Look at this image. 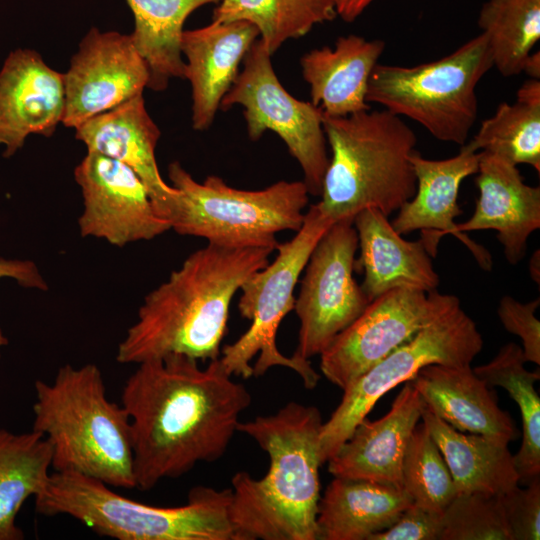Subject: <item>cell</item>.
Instances as JSON below:
<instances>
[{"label": "cell", "instance_id": "cell-1", "mask_svg": "<svg viewBox=\"0 0 540 540\" xmlns=\"http://www.w3.org/2000/svg\"><path fill=\"white\" fill-rule=\"evenodd\" d=\"M138 365L125 382L121 405L130 418L136 488L147 491L223 457L251 395L219 358L206 368L182 354Z\"/></svg>", "mask_w": 540, "mask_h": 540}, {"label": "cell", "instance_id": "cell-2", "mask_svg": "<svg viewBox=\"0 0 540 540\" xmlns=\"http://www.w3.org/2000/svg\"><path fill=\"white\" fill-rule=\"evenodd\" d=\"M268 247L208 243L190 254L167 281L146 295L116 360L142 363L169 354L219 358L233 297L269 263Z\"/></svg>", "mask_w": 540, "mask_h": 540}, {"label": "cell", "instance_id": "cell-3", "mask_svg": "<svg viewBox=\"0 0 540 540\" xmlns=\"http://www.w3.org/2000/svg\"><path fill=\"white\" fill-rule=\"evenodd\" d=\"M322 424L316 406L294 401L274 414L239 422L237 431L268 454L269 468L260 479L245 471L232 477L234 540H318Z\"/></svg>", "mask_w": 540, "mask_h": 540}, {"label": "cell", "instance_id": "cell-4", "mask_svg": "<svg viewBox=\"0 0 540 540\" xmlns=\"http://www.w3.org/2000/svg\"><path fill=\"white\" fill-rule=\"evenodd\" d=\"M32 430L52 449V471L75 472L112 488H136L130 418L108 399L95 364L61 366L53 382L37 380Z\"/></svg>", "mask_w": 540, "mask_h": 540}, {"label": "cell", "instance_id": "cell-5", "mask_svg": "<svg viewBox=\"0 0 540 540\" xmlns=\"http://www.w3.org/2000/svg\"><path fill=\"white\" fill-rule=\"evenodd\" d=\"M322 123L331 158L317 204L334 222L370 207L388 217L414 196L417 137L400 116L385 109L323 113Z\"/></svg>", "mask_w": 540, "mask_h": 540}, {"label": "cell", "instance_id": "cell-6", "mask_svg": "<svg viewBox=\"0 0 540 540\" xmlns=\"http://www.w3.org/2000/svg\"><path fill=\"white\" fill-rule=\"evenodd\" d=\"M34 499L41 515H68L117 540H234L231 488L196 486L184 505L160 507L126 498L95 478L52 471Z\"/></svg>", "mask_w": 540, "mask_h": 540}, {"label": "cell", "instance_id": "cell-7", "mask_svg": "<svg viewBox=\"0 0 540 540\" xmlns=\"http://www.w3.org/2000/svg\"><path fill=\"white\" fill-rule=\"evenodd\" d=\"M168 176L178 190L159 210L181 235L231 247L275 250L276 234L303 224L309 191L304 181H279L260 190H241L218 176L196 181L178 162Z\"/></svg>", "mask_w": 540, "mask_h": 540}, {"label": "cell", "instance_id": "cell-8", "mask_svg": "<svg viewBox=\"0 0 540 540\" xmlns=\"http://www.w3.org/2000/svg\"><path fill=\"white\" fill-rule=\"evenodd\" d=\"M492 67L480 33L434 61L410 67L378 63L366 101L417 122L440 141L463 146L477 119L476 87Z\"/></svg>", "mask_w": 540, "mask_h": 540}, {"label": "cell", "instance_id": "cell-9", "mask_svg": "<svg viewBox=\"0 0 540 540\" xmlns=\"http://www.w3.org/2000/svg\"><path fill=\"white\" fill-rule=\"evenodd\" d=\"M333 223L317 203L311 205L294 237L277 244L274 260L242 284L238 309L251 324L235 342L225 345L219 356L231 376L260 377L272 367L282 366L295 371L305 388L316 387L320 376L310 361L283 355L276 335L283 318L294 310V289L313 249Z\"/></svg>", "mask_w": 540, "mask_h": 540}, {"label": "cell", "instance_id": "cell-10", "mask_svg": "<svg viewBox=\"0 0 540 540\" xmlns=\"http://www.w3.org/2000/svg\"><path fill=\"white\" fill-rule=\"evenodd\" d=\"M483 339L460 304L362 374L343 392L340 404L322 424L320 457L326 463L366 418L377 401L398 384L412 380L429 364L469 366Z\"/></svg>", "mask_w": 540, "mask_h": 540}, {"label": "cell", "instance_id": "cell-11", "mask_svg": "<svg viewBox=\"0 0 540 540\" xmlns=\"http://www.w3.org/2000/svg\"><path fill=\"white\" fill-rule=\"evenodd\" d=\"M271 56L260 38L257 39L243 58L242 70L221 100L220 109L241 105L248 136L253 141L267 130L276 133L299 163L309 194L320 196L329 163L323 111L284 89L273 69Z\"/></svg>", "mask_w": 540, "mask_h": 540}, {"label": "cell", "instance_id": "cell-12", "mask_svg": "<svg viewBox=\"0 0 540 540\" xmlns=\"http://www.w3.org/2000/svg\"><path fill=\"white\" fill-rule=\"evenodd\" d=\"M353 221L334 222L308 259L295 298L300 326L293 356L320 355L370 303L353 276L358 249Z\"/></svg>", "mask_w": 540, "mask_h": 540}, {"label": "cell", "instance_id": "cell-13", "mask_svg": "<svg viewBox=\"0 0 540 540\" xmlns=\"http://www.w3.org/2000/svg\"><path fill=\"white\" fill-rule=\"evenodd\" d=\"M459 304L456 296L436 290L426 293L394 288L378 296L320 354L322 374L344 391L421 329Z\"/></svg>", "mask_w": 540, "mask_h": 540}, {"label": "cell", "instance_id": "cell-14", "mask_svg": "<svg viewBox=\"0 0 540 540\" xmlns=\"http://www.w3.org/2000/svg\"><path fill=\"white\" fill-rule=\"evenodd\" d=\"M149 77L147 63L131 34L101 32L92 27L64 74L62 124L75 129L90 118L143 95Z\"/></svg>", "mask_w": 540, "mask_h": 540}, {"label": "cell", "instance_id": "cell-15", "mask_svg": "<svg viewBox=\"0 0 540 540\" xmlns=\"http://www.w3.org/2000/svg\"><path fill=\"white\" fill-rule=\"evenodd\" d=\"M74 176L83 197V211L78 219L83 237L105 239L123 247L171 230L158 215L145 184L129 166L87 152Z\"/></svg>", "mask_w": 540, "mask_h": 540}, {"label": "cell", "instance_id": "cell-16", "mask_svg": "<svg viewBox=\"0 0 540 540\" xmlns=\"http://www.w3.org/2000/svg\"><path fill=\"white\" fill-rule=\"evenodd\" d=\"M477 174L479 197L474 214L456 224L454 235L469 247L480 266L489 270V253L462 232L495 230L505 258L516 265L526 255L528 238L540 227V188L527 185L517 165L486 151L479 152Z\"/></svg>", "mask_w": 540, "mask_h": 540}, {"label": "cell", "instance_id": "cell-17", "mask_svg": "<svg viewBox=\"0 0 540 540\" xmlns=\"http://www.w3.org/2000/svg\"><path fill=\"white\" fill-rule=\"evenodd\" d=\"M65 112L64 74L33 50L9 54L0 71V144L5 157L21 149L29 135L50 137Z\"/></svg>", "mask_w": 540, "mask_h": 540}, {"label": "cell", "instance_id": "cell-18", "mask_svg": "<svg viewBox=\"0 0 540 540\" xmlns=\"http://www.w3.org/2000/svg\"><path fill=\"white\" fill-rule=\"evenodd\" d=\"M259 31L248 21H212L183 30L180 51L185 57L184 78L192 89V126L205 130L212 124L220 103L239 73L240 63Z\"/></svg>", "mask_w": 540, "mask_h": 540}, {"label": "cell", "instance_id": "cell-19", "mask_svg": "<svg viewBox=\"0 0 540 540\" xmlns=\"http://www.w3.org/2000/svg\"><path fill=\"white\" fill-rule=\"evenodd\" d=\"M424 407L419 392L405 382L389 412L362 420L327 461L330 474L402 487L404 453Z\"/></svg>", "mask_w": 540, "mask_h": 540}, {"label": "cell", "instance_id": "cell-20", "mask_svg": "<svg viewBox=\"0 0 540 540\" xmlns=\"http://www.w3.org/2000/svg\"><path fill=\"white\" fill-rule=\"evenodd\" d=\"M410 382L425 406L454 429L505 444L518 438L514 420L499 407L496 394L471 365L429 364Z\"/></svg>", "mask_w": 540, "mask_h": 540}, {"label": "cell", "instance_id": "cell-21", "mask_svg": "<svg viewBox=\"0 0 540 540\" xmlns=\"http://www.w3.org/2000/svg\"><path fill=\"white\" fill-rule=\"evenodd\" d=\"M353 224L360 249L354 269L364 273L360 286L370 302L394 288L436 290L440 278L421 240L402 238L388 217L372 207L358 212Z\"/></svg>", "mask_w": 540, "mask_h": 540}, {"label": "cell", "instance_id": "cell-22", "mask_svg": "<svg viewBox=\"0 0 540 540\" xmlns=\"http://www.w3.org/2000/svg\"><path fill=\"white\" fill-rule=\"evenodd\" d=\"M75 137L87 152L129 166L145 184L157 213L177 194L158 169L155 150L160 130L146 110L143 95L85 121L75 128Z\"/></svg>", "mask_w": 540, "mask_h": 540}, {"label": "cell", "instance_id": "cell-23", "mask_svg": "<svg viewBox=\"0 0 540 540\" xmlns=\"http://www.w3.org/2000/svg\"><path fill=\"white\" fill-rule=\"evenodd\" d=\"M410 161L417 180L416 192L399 208L391 225L400 235L420 230L426 251L435 257L440 239L455 233L454 219L462 213L458 204L460 185L477 173L479 152L463 145L451 158L431 160L415 151Z\"/></svg>", "mask_w": 540, "mask_h": 540}, {"label": "cell", "instance_id": "cell-24", "mask_svg": "<svg viewBox=\"0 0 540 540\" xmlns=\"http://www.w3.org/2000/svg\"><path fill=\"white\" fill-rule=\"evenodd\" d=\"M384 49L382 40L350 34L340 36L334 48L324 46L304 54L300 64L311 102L329 116L370 110L368 81Z\"/></svg>", "mask_w": 540, "mask_h": 540}, {"label": "cell", "instance_id": "cell-25", "mask_svg": "<svg viewBox=\"0 0 540 540\" xmlns=\"http://www.w3.org/2000/svg\"><path fill=\"white\" fill-rule=\"evenodd\" d=\"M412 504L402 487L334 477L319 499L318 540H368Z\"/></svg>", "mask_w": 540, "mask_h": 540}, {"label": "cell", "instance_id": "cell-26", "mask_svg": "<svg viewBox=\"0 0 540 540\" xmlns=\"http://www.w3.org/2000/svg\"><path fill=\"white\" fill-rule=\"evenodd\" d=\"M421 419L442 453L457 495H502L519 485L514 455L508 444L458 431L426 406Z\"/></svg>", "mask_w": 540, "mask_h": 540}, {"label": "cell", "instance_id": "cell-27", "mask_svg": "<svg viewBox=\"0 0 540 540\" xmlns=\"http://www.w3.org/2000/svg\"><path fill=\"white\" fill-rule=\"evenodd\" d=\"M222 0H126L134 16L133 41L149 69L148 87L160 92L172 78H184L180 39L187 17Z\"/></svg>", "mask_w": 540, "mask_h": 540}, {"label": "cell", "instance_id": "cell-28", "mask_svg": "<svg viewBox=\"0 0 540 540\" xmlns=\"http://www.w3.org/2000/svg\"><path fill=\"white\" fill-rule=\"evenodd\" d=\"M51 472L52 449L43 435L0 430V540L24 538L16 516L24 502L42 490Z\"/></svg>", "mask_w": 540, "mask_h": 540}, {"label": "cell", "instance_id": "cell-29", "mask_svg": "<svg viewBox=\"0 0 540 540\" xmlns=\"http://www.w3.org/2000/svg\"><path fill=\"white\" fill-rule=\"evenodd\" d=\"M526 362L522 347L509 342L490 362L473 368L490 387L504 388L520 409L522 442L514 462L523 484L540 476V398L535 389L540 373L528 371Z\"/></svg>", "mask_w": 540, "mask_h": 540}, {"label": "cell", "instance_id": "cell-30", "mask_svg": "<svg viewBox=\"0 0 540 540\" xmlns=\"http://www.w3.org/2000/svg\"><path fill=\"white\" fill-rule=\"evenodd\" d=\"M336 17L332 0H222L213 10L212 21L252 23L273 55L287 40Z\"/></svg>", "mask_w": 540, "mask_h": 540}, {"label": "cell", "instance_id": "cell-31", "mask_svg": "<svg viewBox=\"0 0 540 540\" xmlns=\"http://www.w3.org/2000/svg\"><path fill=\"white\" fill-rule=\"evenodd\" d=\"M477 22L487 39L493 67L504 77L522 73L540 39V0H487Z\"/></svg>", "mask_w": 540, "mask_h": 540}, {"label": "cell", "instance_id": "cell-32", "mask_svg": "<svg viewBox=\"0 0 540 540\" xmlns=\"http://www.w3.org/2000/svg\"><path fill=\"white\" fill-rule=\"evenodd\" d=\"M475 152L499 155L515 165L528 164L540 172V104L516 99L502 102L465 144Z\"/></svg>", "mask_w": 540, "mask_h": 540}, {"label": "cell", "instance_id": "cell-33", "mask_svg": "<svg viewBox=\"0 0 540 540\" xmlns=\"http://www.w3.org/2000/svg\"><path fill=\"white\" fill-rule=\"evenodd\" d=\"M402 488L413 504L438 514L457 496L449 468L423 422L414 428L404 453Z\"/></svg>", "mask_w": 540, "mask_h": 540}, {"label": "cell", "instance_id": "cell-34", "mask_svg": "<svg viewBox=\"0 0 540 540\" xmlns=\"http://www.w3.org/2000/svg\"><path fill=\"white\" fill-rule=\"evenodd\" d=\"M442 521L441 540H513L500 495L458 494Z\"/></svg>", "mask_w": 540, "mask_h": 540}, {"label": "cell", "instance_id": "cell-35", "mask_svg": "<svg viewBox=\"0 0 540 540\" xmlns=\"http://www.w3.org/2000/svg\"><path fill=\"white\" fill-rule=\"evenodd\" d=\"M500 495L513 540L540 539V478Z\"/></svg>", "mask_w": 540, "mask_h": 540}, {"label": "cell", "instance_id": "cell-36", "mask_svg": "<svg viewBox=\"0 0 540 540\" xmlns=\"http://www.w3.org/2000/svg\"><path fill=\"white\" fill-rule=\"evenodd\" d=\"M539 305V298L521 303L505 295L501 298L497 310L503 327L522 340L526 361L538 366L540 364V322L535 312Z\"/></svg>", "mask_w": 540, "mask_h": 540}, {"label": "cell", "instance_id": "cell-37", "mask_svg": "<svg viewBox=\"0 0 540 540\" xmlns=\"http://www.w3.org/2000/svg\"><path fill=\"white\" fill-rule=\"evenodd\" d=\"M442 534V514L412 504L388 529L368 540H441Z\"/></svg>", "mask_w": 540, "mask_h": 540}, {"label": "cell", "instance_id": "cell-38", "mask_svg": "<svg viewBox=\"0 0 540 540\" xmlns=\"http://www.w3.org/2000/svg\"><path fill=\"white\" fill-rule=\"evenodd\" d=\"M13 278L26 288L47 290L48 286L36 264L29 260H7L0 258V278ZM8 344V339L0 328V358L1 348Z\"/></svg>", "mask_w": 540, "mask_h": 540}, {"label": "cell", "instance_id": "cell-39", "mask_svg": "<svg viewBox=\"0 0 540 540\" xmlns=\"http://www.w3.org/2000/svg\"><path fill=\"white\" fill-rule=\"evenodd\" d=\"M337 16L345 22L355 21L373 2L377 0H332Z\"/></svg>", "mask_w": 540, "mask_h": 540}, {"label": "cell", "instance_id": "cell-40", "mask_svg": "<svg viewBox=\"0 0 540 540\" xmlns=\"http://www.w3.org/2000/svg\"><path fill=\"white\" fill-rule=\"evenodd\" d=\"M518 100L533 104H540V80L528 79L517 91Z\"/></svg>", "mask_w": 540, "mask_h": 540}, {"label": "cell", "instance_id": "cell-41", "mask_svg": "<svg viewBox=\"0 0 540 540\" xmlns=\"http://www.w3.org/2000/svg\"><path fill=\"white\" fill-rule=\"evenodd\" d=\"M523 72H525L532 79H540V53L531 52L527 57Z\"/></svg>", "mask_w": 540, "mask_h": 540}, {"label": "cell", "instance_id": "cell-42", "mask_svg": "<svg viewBox=\"0 0 540 540\" xmlns=\"http://www.w3.org/2000/svg\"><path fill=\"white\" fill-rule=\"evenodd\" d=\"M539 250H537L536 252H534V254L532 255L531 259H530V265H529V270H530V275L532 277V279L537 282V284L539 285V281H540V272H539Z\"/></svg>", "mask_w": 540, "mask_h": 540}]
</instances>
